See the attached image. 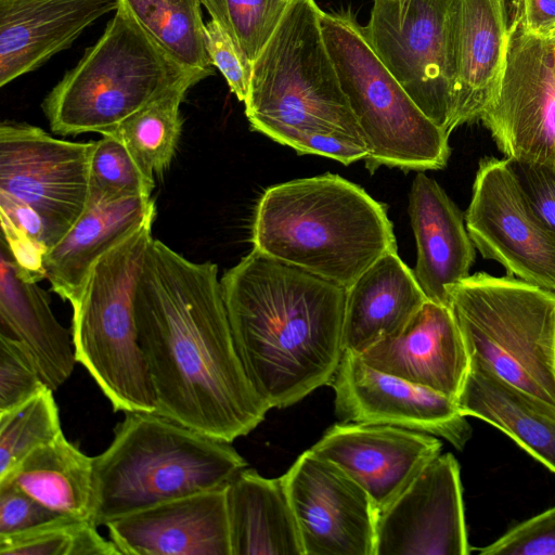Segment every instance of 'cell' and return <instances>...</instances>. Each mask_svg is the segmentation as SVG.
Masks as SVG:
<instances>
[{
  "mask_svg": "<svg viewBox=\"0 0 555 555\" xmlns=\"http://www.w3.org/2000/svg\"><path fill=\"white\" fill-rule=\"evenodd\" d=\"M134 308L155 413L230 443L264 420L271 408L236 350L216 263L153 238Z\"/></svg>",
  "mask_w": 555,
  "mask_h": 555,
  "instance_id": "obj_1",
  "label": "cell"
},
{
  "mask_svg": "<svg viewBox=\"0 0 555 555\" xmlns=\"http://www.w3.org/2000/svg\"><path fill=\"white\" fill-rule=\"evenodd\" d=\"M220 282L246 375L271 409L331 385L344 354L346 288L254 248Z\"/></svg>",
  "mask_w": 555,
  "mask_h": 555,
  "instance_id": "obj_2",
  "label": "cell"
},
{
  "mask_svg": "<svg viewBox=\"0 0 555 555\" xmlns=\"http://www.w3.org/2000/svg\"><path fill=\"white\" fill-rule=\"evenodd\" d=\"M314 0H292L253 63L245 115L254 131L298 154L343 165L369 154L363 132L341 89Z\"/></svg>",
  "mask_w": 555,
  "mask_h": 555,
  "instance_id": "obj_3",
  "label": "cell"
},
{
  "mask_svg": "<svg viewBox=\"0 0 555 555\" xmlns=\"http://www.w3.org/2000/svg\"><path fill=\"white\" fill-rule=\"evenodd\" d=\"M253 248L344 288L397 251L387 207L335 173L274 184L261 194Z\"/></svg>",
  "mask_w": 555,
  "mask_h": 555,
  "instance_id": "obj_4",
  "label": "cell"
},
{
  "mask_svg": "<svg viewBox=\"0 0 555 555\" xmlns=\"http://www.w3.org/2000/svg\"><path fill=\"white\" fill-rule=\"evenodd\" d=\"M93 457L90 521L99 527L182 496L225 487L245 459L230 442L155 412H124Z\"/></svg>",
  "mask_w": 555,
  "mask_h": 555,
  "instance_id": "obj_5",
  "label": "cell"
},
{
  "mask_svg": "<svg viewBox=\"0 0 555 555\" xmlns=\"http://www.w3.org/2000/svg\"><path fill=\"white\" fill-rule=\"evenodd\" d=\"M154 219L145 220L98 259L79 298L72 304L76 360L115 412L156 410L134 308Z\"/></svg>",
  "mask_w": 555,
  "mask_h": 555,
  "instance_id": "obj_6",
  "label": "cell"
},
{
  "mask_svg": "<svg viewBox=\"0 0 555 555\" xmlns=\"http://www.w3.org/2000/svg\"><path fill=\"white\" fill-rule=\"evenodd\" d=\"M447 291L470 359L555 408V292L486 272Z\"/></svg>",
  "mask_w": 555,
  "mask_h": 555,
  "instance_id": "obj_7",
  "label": "cell"
},
{
  "mask_svg": "<svg viewBox=\"0 0 555 555\" xmlns=\"http://www.w3.org/2000/svg\"><path fill=\"white\" fill-rule=\"evenodd\" d=\"M196 73L172 61L119 2L100 39L48 93L42 111L55 133L105 134Z\"/></svg>",
  "mask_w": 555,
  "mask_h": 555,
  "instance_id": "obj_8",
  "label": "cell"
},
{
  "mask_svg": "<svg viewBox=\"0 0 555 555\" xmlns=\"http://www.w3.org/2000/svg\"><path fill=\"white\" fill-rule=\"evenodd\" d=\"M323 38L341 89L363 132L365 168L438 170L451 155L449 134L415 104L347 11L321 13Z\"/></svg>",
  "mask_w": 555,
  "mask_h": 555,
  "instance_id": "obj_9",
  "label": "cell"
},
{
  "mask_svg": "<svg viewBox=\"0 0 555 555\" xmlns=\"http://www.w3.org/2000/svg\"><path fill=\"white\" fill-rule=\"evenodd\" d=\"M453 0H374L364 29L384 65L449 135L455 60Z\"/></svg>",
  "mask_w": 555,
  "mask_h": 555,
  "instance_id": "obj_10",
  "label": "cell"
},
{
  "mask_svg": "<svg viewBox=\"0 0 555 555\" xmlns=\"http://www.w3.org/2000/svg\"><path fill=\"white\" fill-rule=\"evenodd\" d=\"M479 120L506 159L555 164V43L516 11L498 88Z\"/></svg>",
  "mask_w": 555,
  "mask_h": 555,
  "instance_id": "obj_11",
  "label": "cell"
},
{
  "mask_svg": "<svg viewBox=\"0 0 555 555\" xmlns=\"http://www.w3.org/2000/svg\"><path fill=\"white\" fill-rule=\"evenodd\" d=\"M93 143L61 140L25 122L0 125V193L40 215L49 249L86 209Z\"/></svg>",
  "mask_w": 555,
  "mask_h": 555,
  "instance_id": "obj_12",
  "label": "cell"
},
{
  "mask_svg": "<svg viewBox=\"0 0 555 555\" xmlns=\"http://www.w3.org/2000/svg\"><path fill=\"white\" fill-rule=\"evenodd\" d=\"M467 232L485 259L507 275L555 292V234L527 201L507 159H480L465 214Z\"/></svg>",
  "mask_w": 555,
  "mask_h": 555,
  "instance_id": "obj_13",
  "label": "cell"
},
{
  "mask_svg": "<svg viewBox=\"0 0 555 555\" xmlns=\"http://www.w3.org/2000/svg\"><path fill=\"white\" fill-rule=\"evenodd\" d=\"M284 476L304 555H374L378 512L348 473L309 449Z\"/></svg>",
  "mask_w": 555,
  "mask_h": 555,
  "instance_id": "obj_14",
  "label": "cell"
},
{
  "mask_svg": "<svg viewBox=\"0 0 555 555\" xmlns=\"http://www.w3.org/2000/svg\"><path fill=\"white\" fill-rule=\"evenodd\" d=\"M331 386L340 422L386 424L422 431L443 438L460 451L472 437L467 416L454 399L380 372L358 353L344 351Z\"/></svg>",
  "mask_w": 555,
  "mask_h": 555,
  "instance_id": "obj_15",
  "label": "cell"
},
{
  "mask_svg": "<svg viewBox=\"0 0 555 555\" xmlns=\"http://www.w3.org/2000/svg\"><path fill=\"white\" fill-rule=\"evenodd\" d=\"M467 554L460 465L440 453L378 514L374 555Z\"/></svg>",
  "mask_w": 555,
  "mask_h": 555,
  "instance_id": "obj_16",
  "label": "cell"
},
{
  "mask_svg": "<svg viewBox=\"0 0 555 555\" xmlns=\"http://www.w3.org/2000/svg\"><path fill=\"white\" fill-rule=\"evenodd\" d=\"M441 448V441L430 434L386 424L339 422L310 449L358 481L379 514Z\"/></svg>",
  "mask_w": 555,
  "mask_h": 555,
  "instance_id": "obj_17",
  "label": "cell"
},
{
  "mask_svg": "<svg viewBox=\"0 0 555 555\" xmlns=\"http://www.w3.org/2000/svg\"><path fill=\"white\" fill-rule=\"evenodd\" d=\"M225 487L111 521L109 539L120 555H232Z\"/></svg>",
  "mask_w": 555,
  "mask_h": 555,
  "instance_id": "obj_18",
  "label": "cell"
},
{
  "mask_svg": "<svg viewBox=\"0 0 555 555\" xmlns=\"http://www.w3.org/2000/svg\"><path fill=\"white\" fill-rule=\"evenodd\" d=\"M359 356L380 372L455 401L470 367V356L451 308L429 299L403 330Z\"/></svg>",
  "mask_w": 555,
  "mask_h": 555,
  "instance_id": "obj_19",
  "label": "cell"
},
{
  "mask_svg": "<svg viewBox=\"0 0 555 555\" xmlns=\"http://www.w3.org/2000/svg\"><path fill=\"white\" fill-rule=\"evenodd\" d=\"M119 0H0V87L68 49Z\"/></svg>",
  "mask_w": 555,
  "mask_h": 555,
  "instance_id": "obj_20",
  "label": "cell"
},
{
  "mask_svg": "<svg viewBox=\"0 0 555 555\" xmlns=\"http://www.w3.org/2000/svg\"><path fill=\"white\" fill-rule=\"evenodd\" d=\"M455 86L451 132L480 119L503 70L508 39L506 0H453Z\"/></svg>",
  "mask_w": 555,
  "mask_h": 555,
  "instance_id": "obj_21",
  "label": "cell"
},
{
  "mask_svg": "<svg viewBox=\"0 0 555 555\" xmlns=\"http://www.w3.org/2000/svg\"><path fill=\"white\" fill-rule=\"evenodd\" d=\"M409 216L417 250L414 276L429 300L449 306L447 287L467 278L476 258L465 218L424 171L412 182Z\"/></svg>",
  "mask_w": 555,
  "mask_h": 555,
  "instance_id": "obj_22",
  "label": "cell"
},
{
  "mask_svg": "<svg viewBox=\"0 0 555 555\" xmlns=\"http://www.w3.org/2000/svg\"><path fill=\"white\" fill-rule=\"evenodd\" d=\"M427 300L398 253L385 254L346 289L344 351L361 354L398 334Z\"/></svg>",
  "mask_w": 555,
  "mask_h": 555,
  "instance_id": "obj_23",
  "label": "cell"
},
{
  "mask_svg": "<svg viewBox=\"0 0 555 555\" xmlns=\"http://www.w3.org/2000/svg\"><path fill=\"white\" fill-rule=\"evenodd\" d=\"M0 322L2 333L15 337L29 350L51 390H57L70 377L77 362L72 330L56 320L46 291L22 276L3 242Z\"/></svg>",
  "mask_w": 555,
  "mask_h": 555,
  "instance_id": "obj_24",
  "label": "cell"
},
{
  "mask_svg": "<svg viewBox=\"0 0 555 555\" xmlns=\"http://www.w3.org/2000/svg\"><path fill=\"white\" fill-rule=\"evenodd\" d=\"M151 217H156L152 197L87 203L79 219L46 254V279L52 291L74 304L98 259Z\"/></svg>",
  "mask_w": 555,
  "mask_h": 555,
  "instance_id": "obj_25",
  "label": "cell"
},
{
  "mask_svg": "<svg viewBox=\"0 0 555 555\" xmlns=\"http://www.w3.org/2000/svg\"><path fill=\"white\" fill-rule=\"evenodd\" d=\"M232 555H304L285 476L242 469L225 487Z\"/></svg>",
  "mask_w": 555,
  "mask_h": 555,
  "instance_id": "obj_26",
  "label": "cell"
},
{
  "mask_svg": "<svg viewBox=\"0 0 555 555\" xmlns=\"http://www.w3.org/2000/svg\"><path fill=\"white\" fill-rule=\"evenodd\" d=\"M456 402L464 415L499 428L555 474V408L507 384L473 359Z\"/></svg>",
  "mask_w": 555,
  "mask_h": 555,
  "instance_id": "obj_27",
  "label": "cell"
},
{
  "mask_svg": "<svg viewBox=\"0 0 555 555\" xmlns=\"http://www.w3.org/2000/svg\"><path fill=\"white\" fill-rule=\"evenodd\" d=\"M0 482H11L57 514L90 520L93 457L81 452L63 433L34 450Z\"/></svg>",
  "mask_w": 555,
  "mask_h": 555,
  "instance_id": "obj_28",
  "label": "cell"
},
{
  "mask_svg": "<svg viewBox=\"0 0 555 555\" xmlns=\"http://www.w3.org/2000/svg\"><path fill=\"white\" fill-rule=\"evenodd\" d=\"M206 77L203 73L188 76L105 133L124 143L149 181L155 183V175L162 176L170 166L182 130L180 106L188 90Z\"/></svg>",
  "mask_w": 555,
  "mask_h": 555,
  "instance_id": "obj_29",
  "label": "cell"
},
{
  "mask_svg": "<svg viewBox=\"0 0 555 555\" xmlns=\"http://www.w3.org/2000/svg\"><path fill=\"white\" fill-rule=\"evenodd\" d=\"M179 66L212 75L199 0H119Z\"/></svg>",
  "mask_w": 555,
  "mask_h": 555,
  "instance_id": "obj_30",
  "label": "cell"
},
{
  "mask_svg": "<svg viewBox=\"0 0 555 555\" xmlns=\"http://www.w3.org/2000/svg\"><path fill=\"white\" fill-rule=\"evenodd\" d=\"M62 433L59 408L50 388L0 413V480L34 450L50 443Z\"/></svg>",
  "mask_w": 555,
  "mask_h": 555,
  "instance_id": "obj_31",
  "label": "cell"
},
{
  "mask_svg": "<svg viewBox=\"0 0 555 555\" xmlns=\"http://www.w3.org/2000/svg\"><path fill=\"white\" fill-rule=\"evenodd\" d=\"M90 520L64 518L21 534L0 537V555H120Z\"/></svg>",
  "mask_w": 555,
  "mask_h": 555,
  "instance_id": "obj_32",
  "label": "cell"
},
{
  "mask_svg": "<svg viewBox=\"0 0 555 555\" xmlns=\"http://www.w3.org/2000/svg\"><path fill=\"white\" fill-rule=\"evenodd\" d=\"M149 181L121 141L103 134L94 141L89 165L87 203H106L129 197H151Z\"/></svg>",
  "mask_w": 555,
  "mask_h": 555,
  "instance_id": "obj_33",
  "label": "cell"
},
{
  "mask_svg": "<svg viewBox=\"0 0 555 555\" xmlns=\"http://www.w3.org/2000/svg\"><path fill=\"white\" fill-rule=\"evenodd\" d=\"M254 63L281 23L292 0H199Z\"/></svg>",
  "mask_w": 555,
  "mask_h": 555,
  "instance_id": "obj_34",
  "label": "cell"
},
{
  "mask_svg": "<svg viewBox=\"0 0 555 555\" xmlns=\"http://www.w3.org/2000/svg\"><path fill=\"white\" fill-rule=\"evenodd\" d=\"M49 388L29 350L15 337L0 333V413L10 411Z\"/></svg>",
  "mask_w": 555,
  "mask_h": 555,
  "instance_id": "obj_35",
  "label": "cell"
},
{
  "mask_svg": "<svg viewBox=\"0 0 555 555\" xmlns=\"http://www.w3.org/2000/svg\"><path fill=\"white\" fill-rule=\"evenodd\" d=\"M480 555H555V506L512 527Z\"/></svg>",
  "mask_w": 555,
  "mask_h": 555,
  "instance_id": "obj_36",
  "label": "cell"
},
{
  "mask_svg": "<svg viewBox=\"0 0 555 555\" xmlns=\"http://www.w3.org/2000/svg\"><path fill=\"white\" fill-rule=\"evenodd\" d=\"M206 49L211 61L238 101L245 102L253 76V62L214 20L205 24Z\"/></svg>",
  "mask_w": 555,
  "mask_h": 555,
  "instance_id": "obj_37",
  "label": "cell"
},
{
  "mask_svg": "<svg viewBox=\"0 0 555 555\" xmlns=\"http://www.w3.org/2000/svg\"><path fill=\"white\" fill-rule=\"evenodd\" d=\"M66 517L23 492L11 482H0V537H10L56 522Z\"/></svg>",
  "mask_w": 555,
  "mask_h": 555,
  "instance_id": "obj_38",
  "label": "cell"
},
{
  "mask_svg": "<svg viewBox=\"0 0 555 555\" xmlns=\"http://www.w3.org/2000/svg\"><path fill=\"white\" fill-rule=\"evenodd\" d=\"M507 163L530 206L555 234V164Z\"/></svg>",
  "mask_w": 555,
  "mask_h": 555,
  "instance_id": "obj_39",
  "label": "cell"
},
{
  "mask_svg": "<svg viewBox=\"0 0 555 555\" xmlns=\"http://www.w3.org/2000/svg\"><path fill=\"white\" fill-rule=\"evenodd\" d=\"M2 237L10 251L20 273L31 282H39L46 279L44 257L48 248L33 240L22 229L16 227L7 216L0 214Z\"/></svg>",
  "mask_w": 555,
  "mask_h": 555,
  "instance_id": "obj_40",
  "label": "cell"
},
{
  "mask_svg": "<svg viewBox=\"0 0 555 555\" xmlns=\"http://www.w3.org/2000/svg\"><path fill=\"white\" fill-rule=\"evenodd\" d=\"M0 214L7 216L16 227L49 250L47 228L40 215L33 207L11 195L0 193Z\"/></svg>",
  "mask_w": 555,
  "mask_h": 555,
  "instance_id": "obj_41",
  "label": "cell"
},
{
  "mask_svg": "<svg viewBox=\"0 0 555 555\" xmlns=\"http://www.w3.org/2000/svg\"><path fill=\"white\" fill-rule=\"evenodd\" d=\"M514 3L530 31L545 36L555 24V0H515Z\"/></svg>",
  "mask_w": 555,
  "mask_h": 555,
  "instance_id": "obj_42",
  "label": "cell"
},
{
  "mask_svg": "<svg viewBox=\"0 0 555 555\" xmlns=\"http://www.w3.org/2000/svg\"><path fill=\"white\" fill-rule=\"evenodd\" d=\"M544 37L550 38L555 43V24Z\"/></svg>",
  "mask_w": 555,
  "mask_h": 555,
  "instance_id": "obj_43",
  "label": "cell"
}]
</instances>
